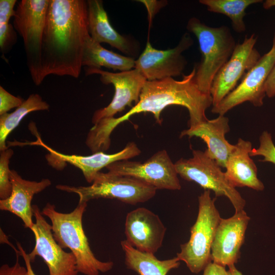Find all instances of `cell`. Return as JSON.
Here are the masks:
<instances>
[{
  "mask_svg": "<svg viewBox=\"0 0 275 275\" xmlns=\"http://www.w3.org/2000/svg\"><path fill=\"white\" fill-rule=\"evenodd\" d=\"M275 65V33L271 49L261 57L257 63L244 75L240 84L211 112L224 115L234 107L249 101L255 106L263 104L266 95L265 82Z\"/></svg>",
  "mask_w": 275,
  "mask_h": 275,
  "instance_id": "cell-10",
  "label": "cell"
},
{
  "mask_svg": "<svg viewBox=\"0 0 275 275\" xmlns=\"http://www.w3.org/2000/svg\"><path fill=\"white\" fill-rule=\"evenodd\" d=\"M90 37L87 1L49 0L35 85L50 74L78 78Z\"/></svg>",
  "mask_w": 275,
  "mask_h": 275,
  "instance_id": "cell-1",
  "label": "cell"
},
{
  "mask_svg": "<svg viewBox=\"0 0 275 275\" xmlns=\"http://www.w3.org/2000/svg\"><path fill=\"white\" fill-rule=\"evenodd\" d=\"M135 61L132 58L104 48L90 36L85 47L82 66L97 69L104 67L114 71H124L134 68Z\"/></svg>",
  "mask_w": 275,
  "mask_h": 275,
  "instance_id": "cell-23",
  "label": "cell"
},
{
  "mask_svg": "<svg viewBox=\"0 0 275 275\" xmlns=\"http://www.w3.org/2000/svg\"><path fill=\"white\" fill-rule=\"evenodd\" d=\"M257 40L254 34L245 36L242 43H237L229 60L217 72L210 91L212 106L217 105L232 91L239 80L260 59L261 56L255 48Z\"/></svg>",
  "mask_w": 275,
  "mask_h": 275,
  "instance_id": "cell-14",
  "label": "cell"
},
{
  "mask_svg": "<svg viewBox=\"0 0 275 275\" xmlns=\"http://www.w3.org/2000/svg\"><path fill=\"white\" fill-rule=\"evenodd\" d=\"M251 142L239 138L229 156L225 172L227 179L234 187H247L262 191L264 185L257 176V168L250 153Z\"/></svg>",
  "mask_w": 275,
  "mask_h": 275,
  "instance_id": "cell-20",
  "label": "cell"
},
{
  "mask_svg": "<svg viewBox=\"0 0 275 275\" xmlns=\"http://www.w3.org/2000/svg\"><path fill=\"white\" fill-rule=\"evenodd\" d=\"M36 129L32 127L30 130L35 134L37 140L31 142L20 143V145L42 147L49 152L46 158L51 166L59 170L62 169V165L66 162L69 163L79 169L86 181L90 183L93 182L96 175L103 168L119 160L131 159L141 153L137 145L131 142L128 143L122 150L113 154L98 152L88 156L65 154L54 150L45 144Z\"/></svg>",
  "mask_w": 275,
  "mask_h": 275,
  "instance_id": "cell-12",
  "label": "cell"
},
{
  "mask_svg": "<svg viewBox=\"0 0 275 275\" xmlns=\"http://www.w3.org/2000/svg\"><path fill=\"white\" fill-rule=\"evenodd\" d=\"M10 180L11 194L8 198L0 200V209L13 213L21 219L25 228L31 230L34 225L32 205L33 197L49 186L51 181L47 178L40 181L25 180L14 170L10 171Z\"/></svg>",
  "mask_w": 275,
  "mask_h": 275,
  "instance_id": "cell-18",
  "label": "cell"
},
{
  "mask_svg": "<svg viewBox=\"0 0 275 275\" xmlns=\"http://www.w3.org/2000/svg\"><path fill=\"white\" fill-rule=\"evenodd\" d=\"M187 30L197 37L202 54L196 67L195 80L202 92L210 94L213 80L219 69L231 57L237 44L231 30L226 25L212 27L192 17Z\"/></svg>",
  "mask_w": 275,
  "mask_h": 275,
  "instance_id": "cell-4",
  "label": "cell"
},
{
  "mask_svg": "<svg viewBox=\"0 0 275 275\" xmlns=\"http://www.w3.org/2000/svg\"><path fill=\"white\" fill-rule=\"evenodd\" d=\"M16 0L0 1V48L2 52H6L16 41V34L9 20L15 13Z\"/></svg>",
  "mask_w": 275,
  "mask_h": 275,
  "instance_id": "cell-26",
  "label": "cell"
},
{
  "mask_svg": "<svg viewBox=\"0 0 275 275\" xmlns=\"http://www.w3.org/2000/svg\"><path fill=\"white\" fill-rule=\"evenodd\" d=\"M35 223L31 230L35 238V245L28 254L31 262L37 256L46 263L49 275H77L76 260L72 252L63 250L55 240L51 226L45 219L38 206L33 205Z\"/></svg>",
  "mask_w": 275,
  "mask_h": 275,
  "instance_id": "cell-11",
  "label": "cell"
},
{
  "mask_svg": "<svg viewBox=\"0 0 275 275\" xmlns=\"http://www.w3.org/2000/svg\"><path fill=\"white\" fill-rule=\"evenodd\" d=\"M250 156H261L263 158L259 161L275 164V145L270 133L266 131L262 133L259 138V147L252 149Z\"/></svg>",
  "mask_w": 275,
  "mask_h": 275,
  "instance_id": "cell-28",
  "label": "cell"
},
{
  "mask_svg": "<svg viewBox=\"0 0 275 275\" xmlns=\"http://www.w3.org/2000/svg\"><path fill=\"white\" fill-rule=\"evenodd\" d=\"M106 168L112 173L138 179L156 189L176 190L181 188L175 163L164 149L156 152L144 162L122 160Z\"/></svg>",
  "mask_w": 275,
  "mask_h": 275,
  "instance_id": "cell-9",
  "label": "cell"
},
{
  "mask_svg": "<svg viewBox=\"0 0 275 275\" xmlns=\"http://www.w3.org/2000/svg\"><path fill=\"white\" fill-rule=\"evenodd\" d=\"M17 260L13 266L10 267L8 264L3 265L0 268V275H27L26 267L22 266L19 262V253H17Z\"/></svg>",
  "mask_w": 275,
  "mask_h": 275,
  "instance_id": "cell-30",
  "label": "cell"
},
{
  "mask_svg": "<svg viewBox=\"0 0 275 275\" xmlns=\"http://www.w3.org/2000/svg\"><path fill=\"white\" fill-rule=\"evenodd\" d=\"M23 101L21 97L12 95L0 86V116L7 113L12 108L19 107Z\"/></svg>",
  "mask_w": 275,
  "mask_h": 275,
  "instance_id": "cell-29",
  "label": "cell"
},
{
  "mask_svg": "<svg viewBox=\"0 0 275 275\" xmlns=\"http://www.w3.org/2000/svg\"><path fill=\"white\" fill-rule=\"evenodd\" d=\"M17 249L19 251V255L22 256L24 259L25 266L28 271L27 275H36L34 271L33 270L31 262L29 258V255L27 254L25 251L24 250L21 244L17 242Z\"/></svg>",
  "mask_w": 275,
  "mask_h": 275,
  "instance_id": "cell-34",
  "label": "cell"
},
{
  "mask_svg": "<svg viewBox=\"0 0 275 275\" xmlns=\"http://www.w3.org/2000/svg\"><path fill=\"white\" fill-rule=\"evenodd\" d=\"M14 154L10 148L1 151L0 154V199L4 200L12 193V183L9 169L10 160Z\"/></svg>",
  "mask_w": 275,
  "mask_h": 275,
  "instance_id": "cell-27",
  "label": "cell"
},
{
  "mask_svg": "<svg viewBox=\"0 0 275 275\" xmlns=\"http://www.w3.org/2000/svg\"><path fill=\"white\" fill-rule=\"evenodd\" d=\"M228 271L229 275H243L242 273L236 268L235 265L229 267Z\"/></svg>",
  "mask_w": 275,
  "mask_h": 275,
  "instance_id": "cell-36",
  "label": "cell"
},
{
  "mask_svg": "<svg viewBox=\"0 0 275 275\" xmlns=\"http://www.w3.org/2000/svg\"><path fill=\"white\" fill-rule=\"evenodd\" d=\"M100 75L101 81L105 85L112 84L115 94L110 103L103 108L96 110L92 117V122L95 124L99 120L114 117L127 106L135 104L140 99L141 91L147 81L144 76L136 69L119 72H111L101 69L87 68L86 75Z\"/></svg>",
  "mask_w": 275,
  "mask_h": 275,
  "instance_id": "cell-13",
  "label": "cell"
},
{
  "mask_svg": "<svg viewBox=\"0 0 275 275\" xmlns=\"http://www.w3.org/2000/svg\"><path fill=\"white\" fill-rule=\"evenodd\" d=\"M48 5L49 0H21L13 16V27L22 38L27 65L34 84L40 68Z\"/></svg>",
  "mask_w": 275,
  "mask_h": 275,
  "instance_id": "cell-8",
  "label": "cell"
},
{
  "mask_svg": "<svg viewBox=\"0 0 275 275\" xmlns=\"http://www.w3.org/2000/svg\"><path fill=\"white\" fill-rule=\"evenodd\" d=\"M121 245L124 253L126 267L139 275H167L180 265V261L177 257L160 260L154 254L138 250L126 240L121 242Z\"/></svg>",
  "mask_w": 275,
  "mask_h": 275,
  "instance_id": "cell-22",
  "label": "cell"
},
{
  "mask_svg": "<svg viewBox=\"0 0 275 275\" xmlns=\"http://www.w3.org/2000/svg\"><path fill=\"white\" fill-rule=\"evenodd\" d=\"M143 3L147 8L149 19L151 22V20L154 17V15L158 12V11L162 7L166 5V1H139Z\"/></svg>",
  "mask_w": 275,
  "mask_h": 275,
  "instance_id": "cell-31",
  "label": "cell"
},
{
  "mask_svg": "<svg viewBox=\"0 0 275 275\" xmlns=\"http://www.w3.org/2000/svg\"><path fill=\"white\" fill-rule=\"evenodd\" d=\"M193 43L187 33L183 34L176 47L167 50L156 49L148 41L145 49L135 61L134 68L149 81L180 76L187 64L182 53Z\"/></svg>",
  "mask_w": 275,
  "mask_h": 275,
  "instance_id": "cell-15",
  "label": "cell"
},
{
  "mask_svg": "<svg viewBox=\"0 0 275 275\" xmlns=\"http://www.w3.org/2000/svg\"><path fill=\"white\" fill-rule=\"evenodd\" d=\"M49 104L38 94H32L15 110L0 116V150L8 148L6 140L9 134L28 114L38 111H46Z\"/></svg>",
  "mask_w": 275,
  "mask_h": 275,
  "instance_id": "cell-24",
  "label": "cell"
},
{
  "mask_svg": "<svg viewBox=\"0 0 275 275\" xmlns=\"http://www.w3.org/2000/svg\"><path fill=\"white\" fill-rule=\"evenodd\" d=\"M196 67L181 80L173 77L161 80H147L141 91L139 102L126 114L118 118L99 120L89 130L86 144L92 152H104L111 145L110 135L120 124L141 113H151L156 122L161 125V113L166 107L178 105L186 107L189 113V127L206 120V109L212 105L211 95L202 92L196 80Z\"/></svg>",
  "mask_w": 275,
  "mask_h": 275,
  "instance_id": "cell-2",
  "label": "cell"
},
{
  "mask_svg": "<svg viewBox=\"0 0 275 275\" xmlns=\"http://www.w3.org/2000/svg\"><path fill=\"white\" fill-rule=\"evenodd\" d=\"M166 232L159 217L147 208H138L126 215V240L141 252L154 254L162 246Z\"/></svg>",
  "mask_w": 275,
  "mask_h": 275,
  "instance_id": "cell-17",
  "label": "cell"
},
{
  "mask_svg": "<svg viewBox=\"0 0 275 275\" xmlns=\"http://www.w3.org/2000/svg\"><path fill=\"white\" fill-rule=\"evenodd\" d=\"M265 90L269 98L275 96V65L265 82Z\"/></svg>",
  "mask_w": 275,
  "mask_h": 275,
  "instance_id": "cell-33",
  "label": "cell"
},
{
  "mask_svg": "<svg viewBox=\"0 0 275 275\" xmlns=\"http://www.w3.org/2000/svg\"><path fill=\"white\" fill-rule=\"evenodd\" d=\"M250 217L243 210L231 217L221 218L211 247V262L219 265H235L240 257V249Z\"/></svg>",
  "mask_w": 275,
  "mask_h": 275,
  "instance_id": "cell-16",
  "label": "cell"
},
{
  "mask_svg": "<svg viewBox=\"0 0 275 275\" xmlns=\"http://www.w3.org/2000/svg\"><path fill=\"white\" fill-rule=\"evenodd\" d=\"M59 190L77 194L78 203L99 198L116 199L123 203L136 205L152 199L157 189L135 178L110 172H99L90 186H74L58 184Z\"/></svg>",
  "mask_w": 275,
  "mask_h": 275,
  "instance_id": "cell-6",
  "label": "cell"
},
{
  "mask_svg": "<svg viewBox=\"0 0 275 275\" xmlns=\"http://www.w3.org/2000/svg\"><path fill=\"white\" fill-rule=\"evenodd\" d=\"M88 28L91 38L97 42L110 45L123 53L131 54L132 46L129 40L118 33L111 24L101 0H88Z\"/></svg>",
  "mask_w": 275,
  "mask_h": 275,
  "instance_id": "cell-21",
  "label": "cell"
},
{
  "mask_svg": "<svg viewBox=\"0 0 275 275\" xmlns=\"http://www.w3.org/2000/svg\"><path fill=\"white\" fill-rule=\"evenodd\" d=\"M210 191L205 190L198 197L197 217L190 230L187 242L180 245L176 257L183 261L189 270L198 273L211 262V247L215 231L222 218Z\"/></svg>",
  "mask_w": 275,
  "mask_h": 275,
  "instance_id": "cell-5",
  "label": "cell"
},
{
  "mask_svg": "<svg viewBox=\"0 0 275 275\" xmlns=\"http://www.w3.org/2000/svg\"><path fill=\"white\" fill-rule=\"evenodd\" d=\"M182 179L194 181L205 190L213 191L216 197L225 196L232 204L235 212L244 210L245 201L226 178L221 167L206 151L193 150V157L181 158L175 163Z\"/></svg>",
  "mask_w": 275,
  "mask_h": 275,
  "instance_id": "cell-7",
  "label": "cell"
},
{
  "mask_svg": "<svg viewBox=\"0 0 275 275\" xmlns=\"http://www.w3.org/2000/svg\"><path fill=\"white\" fill-rule=\"evenodd\" d=\"M263 2L261 0H200L199 3L206 6L207 10L228 17L234 31L242 33L245 31L244 17L245 10L250 5Z\"/></svg>",
  "mask_w": 275,
  "mask_h": 275,
  "instance_id": "cell-25",
  "label": "cell"
},
{
  "mask_svg": "<svg viewBox=\"0 0 275 275\" xmlns=\"http://www.w3.org/2000/svg\"><path fill=\"white\" fill-rule=\"evenodd\" d=\"M275 7V0H266L263 2V7L265 9H269Z\"/></svg>",
  "mask_w": 275,
  "mask_h": 275,
  "instance_id": "cell-35",
  "label": "cell"
},
{
  "mask_svg": "<svg viewBox=\"0 0 275 275\" xmlns=\"http://www.w3.org/2000/svg\"><path fill=\"white\" fill-rule=\"evenodd\" d=\"M87 203H78L71 212L62 213L53 204L47 203L41 211L50 219L53 237L64 249H69L75 257L78 272L85 275H99L111 270L112 261L98 260L90 246L82 226V217Z\"/></svg>",
  "mask_w": 275,
  "mask_h": 275,
  "instance_id": "cell-3",
  "label": "cell"
},
{
  "mask_svg": "<svg viewBox=\"0 0 275 275\" xmlns=\"http://www.w3.org/2000/svg\"><path fill=\"white\" fill-rule=\"evenodd\" d=\"M229 131V119L224 115H219L215 119H207L195 126L183 130L180 137L196 136L201 139L207 145L205 150L208 155L221 168H225L228 158L234 147L225 138L226 134Z\"/></svg>",
  "mask_w": 275,
  "mask_h": 275,
  "instance_id": "cell-19",
  "label": "cell"
},
{
  "mask_svg": "<svg viewBox=\"0 0 275 275\" xmlns=\"http://www.w3.org/2000/svg\"><path fill=\"white\" fill-rule=\"evenodd\" d=\"M203 271V275H229L225 267L212 262L209 263Z\"/></svg>",
  "mask_w": 275,
  "mask_h": 275,
  "instance_id": "cell-32",
  "label": "cell"
}]
</instances>
